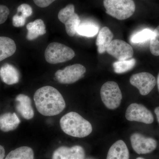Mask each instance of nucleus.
Listing matches in <instances>:
<instances>
[{"label": "nucleus", "mask_w": 159, "mask_h": 159, "mask_svg": "<svg viewBox=\"0 0 159 159\" xmlns=\"http://www.w3.org/2000/svg\"><path fill=\"white\" fill-rule=\"evenodd\" d=\"M34 100L38 111L45 116H57L65 108V101L61 94L51 86L41 88L35 92Z\"/></svg>", "instance_id": "f257e3e1"}, {"label": "nucleus", "mask_w": 159, "mask_h": 159, "mask_svg": "<svg viewBox=\"0 0 159 159\" xmlns=\"http://www.w3.org/2000/svg\"><path fill=\"white\" fill-rule=\"evenodd\" d=\"M60 125L65 133L75 138L88 136L93 130L91 123L75 112L64 115L60 120Z\"/></svg>", "instance_id": "f03ea898"}, {"label": "nucleus", "mask_w": 159, "mask_h": 159, "mask_svg": "<svg viewBox=\"0 0 159 159\" xmlns=\"http://www.w3.org/2000/svg\"><path fill=\"white\" fill-rule=\"evenodd\" d=\"M103 6L107 14L121 20L131 17L136 9L133 0H103Z\"/></svg>", "instance_id": "7ed1b4c3"}, {"label": "nucleus", "mask_w": 159, "mask_h": 159, "mask_svg": "<svg viewBox=\"0 0 159 159\" xmlns=\"http://www.w3.org/2000/svg\"><path fill=\"white\" fill-rule=\"evenodd\" d=\"M75 56L73 49L63 44L51 43L45 51L46 61L51 64L61 63L70 60Z\"/></svg>", "instance_id": "20e7f679"}, {"label": "nucleus", "mask_w": 159, "mask_h": 159, "mask_svg": "<svg viewBox=\"0 0 159 159\" xmlns=\"http://www.w3.org/2000/svg\"><path fill=\"white\" fill-rule=\"evenodd\" d=\"M100 96L102 102L109 109H116L121 104L122 94L115 81H107L101 87Z\"/></svg>", "instance_id": "39448f33"}, {"label": "nucleus", "mask_w": 159, "mask_h": 159, "mask_svg": "<svg viewBox=\"0 0 159 159\" xmlns=\"http://www.w3.org/2000/svg\"><path fill=\"white\" fill-rule=\"evenodd\" d=\"M58 18L65 25L68 35L70 37L74 36L81 21L79 16L75 12L74 5L69 4L61 9L58 12Z\"/></svg>", "instance_id": "423d86ee"}, {"label": "nucleus", "mask_w": 159, "mask_h": 159, "mask_svg": "<svg viewBox=\"0 0 159 159\" xmlns=\"http://www.w3.org/2000/svg\"><path fill=\"white\" fill-rule=\"evenodd\" d=\"M86 70L80 64L68 66L62 70H58L55 76L58 82L62 84H71L77 82L84 76Z\"/></svg>", "instance_id": "0eeeda50"}, {"label": "nucleus", "mask_w": 159, "mask_h": 159, "mask_svg": "<svg viewBox=\"0 0 159 159\" xmlns=\"http://www.w3.org/2000/svg\"><path fill=\"white\" fill-rule=\"evenodd\" d=\"M125 118L129 121H136L150 124L154 121L153 115L144 105L136 103L131 104L125 112Z\"/></svg>", "instance_id": "6e6552de"}, {"label": "nucleus", "mask_w": 159, "mask_h": 159, "mask_svg": "<svg viewBox=\"0 0 159 159\" xmlns=\"http://www.w3.org/2000/svg\"><path fill=\"white\" fill-rule=\"evenodd\" d=\"M131 84L139 90L141 95L146 96L152 91L156 84V79L152 74L142 72L133 74L130 77Z\"/></svg>", "instance_id": "1a4fd4ad"}, {"label": "nucleus", "mask_w": 159, "mask_h": 159, "mask_svg": "<svg viewBox=\"0 0 159 159\" xmlns=\"http://www.w3.org/2000/svg\"><path fill=\"white\" fill-rule=\"evenodd\" d=\"M107 52L118 61L130 59L134 55L132 47L124 41L114 39L111 42L106 50Z\"/></svg>", "instance_id": "9d476101"}, {"label": "nucleus", "mask_w": 159, "mask_h": 159, "mask_svg": "<svg viewBox=\"0 0 159 159\" xmlns=\"http://www.w3.org/2000/svg\"><path fill=\"white\" fill-rule=\"evenodd\" d=\"M130 142L134 151L139 154L151 153L157 147V142L154 139L137 133L131 135Z\"/></svg>", "instance_id": "9b49d317"}, {"label": "nucleus", "mask_w": 159, "mask_h": 159, "mask_svg": "<svg viewBox=\"0 0 159 159\" xmlns=\"http://www.w3.org/2000/svg\"><path fill=\"white\" fill-rule=\"evenodd\" d=\"M85 157V151L81 146H62L54 151L52 159H84Z\"/></svg>", "instance_id": "f8f14e48"}, {"label": "nucleus", "mask_w": 159, "mask_h": 159, "mask_svg": "<svg viewBox=\"0 0 159 159\" xmlns=\"http://www.w3.org/2000/svg\"><path fill=\"white\" fill-rule=\"evenodd\" d=\"M16 109L18 112L26 120H30L34 116V111L31 105L30 97L25 94L18 95L16 98Z\"/></svg>", "instance_id": "ddd939ff"}, {"label": "nucleus", "mask_w": 159, "mask_h": 159, "mask_svg": "<svg viewBox=\"0 0 159 159\" xmlns=\"http://www.w3.org/2000/svg\"><path fill=\"white\" fill-rule=\"evenodd\" d=\"M0 77L3 82L8 85H12L19 82V72L14 66L6 64L0 69Z\"/></svg>", "instance_id": "4468645a"}, {"label": "nucleus", "mask_w": 159, "mask_h": 159, "mask_svg": "<svg viewBox=\"0 0 159 159\" xmlns=\"http://www.w3.org/2000/svg\"><path fill=\"white\" fill-rule=\"evenodd\" d=\"M128 148L125 142L119 140L109 149L106 159H129Z\"/></svg>", "instance_id": "2eb2a0df"}, {"label": "nucleus", "mask_w": 159, "mask_h": 159, "mask_svg": "<svg viewBox=\"0 0 159 159\" xmlns=\"http://www.w3.org/2000/svg\"><path fill=\"white\" fill-rule=\"evenodd\" d=\"M20 121L15 113H6L0 116V129L4 132L14 130Z\"/></svg>", "instance_id": "dca6fc26"}, {"label": "nucleus", "mask_w": 159, "mask_h": 159, "mask_svg": "<svg viewBox=\"0 0 159 159\" xmlns=\"http://www.w3.org/2000/svg\"><path fill=\"white\" fill-rule=\"evenodd\" d=\"M114 35L108 27H104L100 29L96 40V45L99 54H103L113 40Z\"/></svg>", "instance_id": "f3484780"}, {"label": "nucleus", "mask_w": 159, "mask_h": 159, "mask_svg": "<svg viewBox=\"0 0 159 159\" xmlns=\"http://www.w3.org/2000/svg\"><path fill=\"white\" fill-rule=\"evenodd\" d=\"M26 28L28 30L26 38L29 41L36 39L39 36L46 33L45 25L41 19L36 20L29 23Z\"/></svg>", "instance_id": "a211bd4d"}, {"label": "nucleus", "mask_w": 159, "mask_h": 159, "mask_svg": "<svg viewBox=\"0 0 159 159\" xmlns=\"http://www.w3.org/2000/svg\"><path fill=\"white\" fill-rule=\"evenodd\" d=\"M16 50V44L13 40L0 36V61L12 56Z\"/></svg>", "instance_id": "6ab92c4d"}, {"label": "nucleus", "mask_w": 159, "mask_h": 159, "mask_svg": "<svg viewBox=\"0 0 159 159\" xmlns=\"http://www.w3.org/2000/svg\"><path fill=\"white\" fill-rule=\"evenodd\" d=\"M34 152L32 148L21 146L11 151L5 159H34Z\"/></svg>", "instance_id": "aec40b11"}, {"label": "nucleus", "mask_w": 159, "mask_h": 159, "mask_svg": "<svg viewBox=\"0 0 159 159\" xmlns=\"http://www.w3.org/2000/svg\"><path fill=\"white\" fill-rule=\"evenodd\" d=\"M99 26L89 22H80L77 28V33L81 36L93 37L99 32Z\"/></svg>", "instance_id": "412c9836"}, {"label": "nucleus", "mask_w": 159, "mask_h": 159, "mask_svg": "<svg viewBox=\"0 0 159 159\" xmlns=\"http://www.w3.org/2000/svg\"><path fill=\"white\" fill-rule=\"evenodd\" d=\"M136 60L130 58L125 60L118 61L114 62L113 66L114 71L117 74H122L132 69L135 65Z\"/></svg>", "instance_id": "4be33fe9"}, {"label": "nucleus", "mask_w": 159, "mask_h": 159, "mask_svg": "<svg viewBox=\"0 0 159 159\" xmlns=\"http://www.w3.org/2000/svg\"><path fill=\"white\" fill-rule=\"evenodd\" d=\"M153 32L149 29H143L133 34L131 37V42L134 43H140L147 41L151 39Z\"/></svg>", "instance_id": "5701e85b"}, {"label": "nucleus", "mask_w": 159, "mask_h": 159, "mask_svg": "<svg viewBox=\"0 0 159 159\" xmlns=\"http://www.w3.org/2000/svg\"><path fill=\"white\" fill-rule=\"evenodd\" d=\"M149 48L152 54L154 56H159V25L153 31L150 39Z\"/></svg>", "instance_id": "b1692460"}, {"label": "nucleus", "mask_w": 159, "mask_h": 159, "mask_svg": "<svg viewBox=\"0 0 159 159\" xmlns=\"http://www.w3.org/2000/svg\"><path fill=\"white\" fill-rule=\"evenodd\" d=\"M32 12V8L28 4H21L17 8L18 13H20L21 15L25 18L31 16Z\"/></svg>", "instance_id": "393cba45"}, {"label": "nucleus", "mask_w": 159, "mask_h": 159, "mask_svg": "<svg viewBox=\"0 0 159 159\" xmlns=\"http://www.w3.org/2000/svg\"><path fill=\"white\" fill-rule=\"evenodd\" d=\"M26 19L21 15H20L17 13L12 17V25L16 28L23 27L25 24Z\"/></svg>", "instance_id": "a878e982"}, {"label": "nucleus", "mask_w": 159, "mask_h": 159, "mask_svg": "<svg viewBox=\"0 0 159 159\" xmlns=\"http://www.w3.org/2000/svg\"><path fill=\"white\" fill-rule=\"evenodd\" d=\"M9 9L7 6L0 5V25L6 21L9 14Z\"/></svg>", "instance_id": "bb28decb"}, {"label": "nucleus", "mask_w": 159, "mask_h": 159, "mask_svg": "<svg viewBox=\"0 0 159 159\" xmlns=\"http://www.w3.org/2000/svg\"><path fill=\"white\" fill-rule=\"evenodd\" d=\"M56 0H33L36 6L40 8H46Z\"/></svg>", "instance_id": "cd10ccee"}, {"label": "nucleus", "mask_w": 159, "mask_h": 159, "mask_svg": "<svg viewBox=\"0 0 159 159\" xmlns=\"http://www.w3.org/2000/svg\"><path fill=\"white\" fill-rule=\"evenodd\" d=\"M5 156V148L2 145H0V159H4Z\"/></svg>", "instance_id": "c85d7f7f"}, {"label": "nucleus", "mask_w": 159, "mask_h": 159, "mask_svg": "<svg viewBox=\"0 0 159 159\" xmlns=\"http://www.w3.org/2000/svg\"><path fill=\"white\" fill-rule=\"evenodd\" d=\"M155 113L156 115L157 119L158 122L159 123V107H156L155 109Z\"/></svg>", "instance_id": "c756f323"}, {"label": "nucleus", "mask_w": 159, "mask_h": 159, "mask_svg": "<svg viewBox=\"0 0 159 159\" xmlns=\"http://www.w3.org/2000/svg\"><path fill=\"white\" fill-rule=\"evenodd\" d=\"M157 84L158 88L159 91V73L158 75L157 79Z\"/></svg>", "instance_id": "7c9ffc66"}, {"label": "nucleus", "mask_w": 159, "mask_h": 159, "mask_svg": "<svg viewBox=\"0 0 159 159\" xmlns=\"http://www.w3.org/2000/svg\"><path fill=\"white\" fill-rule=\"evenodd\" d=\"M136 159H145L143 158H142V157H138V158H137Z\"/></svg>", "instance_id": "2f4dec72"}]
</instances>
